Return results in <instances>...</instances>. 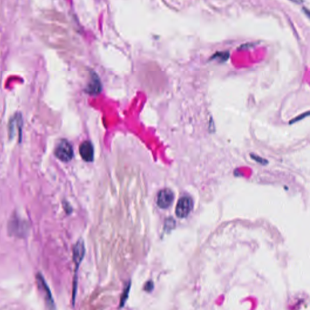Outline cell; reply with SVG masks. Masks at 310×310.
<instances>
[{
  "label": "cell",
  "instance_id": "cell-3",
  "mask_svg": "<svg viewBox=\"0 0 310 310\" xmlns=\"http://www.w3.org/2000/svg\"><path fill=\"white\" fill-rule=\"evenodd\" d=\"M174 200V193L169 189H161L157 196V204L160 208L170 207Z\"/></svg>",
  "mask_w": 310,
  "mask_h": 310
},
{
  "label": "cell",
  "instance_id": "cell-7",
  "mask_svg": "<svg viewBox=\"0 0 310 310\" xmlns=\"http://www.w3.org/2000/svg\"><path fill=\"white\" fill-rule=\"evenodd\" d=\"M101 91V84L100 80L97 75H93V77L91 79L90 85L86 87V92L90 95H97L100 93Z\"/></svg>",
  "mask_w": 310,
  "mask_h": 310
},
{
  "label": "cell",
  "instance_id": "cell-11",
  "mask_svg": "<svg viewBox=\"0 0 310 310\" xmlns=\"http://www.w3.org/2000/svg\"><path fill=\"white\" fill-rule=\"evenodd\" d=\"M293 3H296V4H303L304 3V0H290Z\"/></svg>",
  "mask_w": 310,
  "mask_h": 310
},
{
  "label": "cell",
  "instance_id": "cell-1",
  "mask_svg": "<svg viewBox=\"0 0 310 310\" xmlns=\"http://www.w3.org/2000/svg\"><path fill=\"white\" fill-rule=\"evenodd\" d=\"M55 155L61 161H70L74 157L72 146L67 140H61L56 147Z\"/></svg>",
  "mask_w": 310,
  "mask_h": 310
},
{
  "label": "cell",
  "instance_id": "cell-10",
  "mask_svg": "<svg viewBox=\"0 0 310 310\" xmlns=\"http://www.w3.org/2000/svg\"><path fill=\"white\" fill-rule=\"evenodd\" d=\"M251 157L252 158H254V159H255V160H256V161L257 162H262L263 164H265V163H268V161H265V160H263V159H261V158H259V157H256L255 155H251Z\"/></svg>",
  "mask_w": 310,
  "mask_h": 310
},
{
  "label": "cell",
  "instance_id": "cell-9",
  "mask_svg": "<svg viewBox=\"0 0 310 310\" xmlns=\"http://www.w3.org/2000/svg\"><path fill=\"white\" fill-rule=\"evenodd\" d=\"M153 283H152L151 281H149V282H148L147 285H146V287H145V290H147V291H151V290L153 289Z\"/></svg>",
  "mask_w": 310,
  "mask_h": 310
},
{
  "label": "cell",
  "instance_id": "cell-2",
  "mask_svg": "<svg viewBox=\"0 0 310 310\" xmlns=\"http://www.w3.org/2000/svg\"><path fill=\"white\" fill-rule=\"evenodd\" d=\"M193 200L190 197L185 196L180 198L175 207V215L180 218H185L189 216L193 209Z\"/></svg>",
  "mask_w": 310,
  "mask_h": 310
},
{
  "label": "cell",
  "instance_id": "cell-6",
  "mask_svg": "<svg viewBox=\"0 0 310 310\" xmlns=\"http://www.w3.org/2000/svg\"><path fill=\"white\" fill-rule=\"evenodd\" d=\"M21 127H22V118L20 115H16L15 117L11 119L10 121V126H9V132H10V137L12 138L14 135H16L17 133H21Z\"/></svg>",
  "mask_w": 310,
  "mask_h": 310
},
{
  "label": "cell",
  "instance_id": "cell-4",
  "mask_svg": "<svg viewBox=\"0 0 310 310\" xmlns=\"http://www.w3.org/2000/svg\"><path fill=\"white\" fill-rule=\"evenodd\" d=\"M81 157L85 161H93L94 159V148L90 141H85L79 147Z\"/></svg>",
  "mask_w": 310,
  "mask_h": 310
},
{
  "label": "cell",
  "instance_id": "cell-8",
  "mask_svg": "<svg viewBox=\"0 0 310 310\" xmlns=\"http://www.w3.org/2000/svg\"><path fill=\"white\" fill-rule=\"evenodd\" d=\"M230 57V53L228 51L226 52H216V54L214 55L211 58V60L216 59V60H220L221 62L227 61Z\"/></svg>",
  "mask_w": 310,
  "mask_h": 310
},
{
  "label": "cell",
  "instance_id": "cell-5",
  "mask_svg": "<svg viewBox=\"0 0 310 310\" xmlns=\"http://www.w3.org/2000/svg\"><path fill=\"white\" fill-rule=\"evenodd\" d=\"M84 255H85V247H84L83 240L80 239L73 247V259H74L77 269L78 268V265H80L81 261L83 259Z\"/></svg>",
  "mask_w": 310,
  "mask_h": 310
}]
</instances>
